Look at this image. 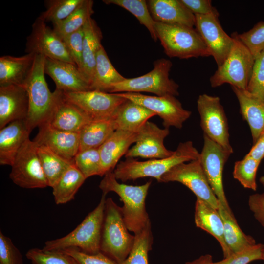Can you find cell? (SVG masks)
Returning <instances> with one entry per match:
<instances>
[{
  "instance_id": "cell-1",
  "label": "cell",
  "mask_w": 264,
  "mask_h": 264,
  "mask_svg": "<svg viewBox=\"0 0 264 264\" xmlns=\"http://www.w3.org/2000/svg\"><path fill=\"white\" fill-rule=\"evenodd\" d=\"M199 153L191 141L180 143L169 157L139 161L134 158H126L119 162L113 170L116 178L122 182L151 177L160 182L162 176L175 166L198 159Z\"/></svg>"
},
{
  "instance_id": "cell-2",
  "label": "cell",
  "mask_w": 264,
  "mask_h": 264,
  "mask_svg": "<svg viewBox=\"0 0 264 264\" xmlns=\"http://www.w3.org/2000/svg\"><path fill=\"white\" fill-rule=\"evenodd\" d=\"M151 181L142 185L133 186L120 183L113 171L107 173L99 184L103 193H116L123 202V218L129 230L134 234L142 230L150 222L145 207V199Z\"/></svg>"
},
{
  "instance_id": "cell-3",
  "label": "cell",
  "mask_w": 264,
  "mask_h": 264,
  "mask_svg": "<svg viewBox=\"0 0 264 264\" xmlns=\"http://www.w3.org/2000/svg\"><path fill=\"white\" fill-rule=\"evenodd\" d=\"M106 195L103 193L98 205L74 230L63 237L46 242L43 249L62 251L75 248L89 254L100 252Z\"/></svg>"
},
{
  "instance_id": "cell-4",
  "label": "cell",
  "mask_w": 264,
  "mask_h": 264,
  "mask_svg": "<svg viewBox=\"0 0 264 264\" xmlns=\"http://www.w3.org/2000/svg\"><path fill=\"white\" fill-rule=\"evenodd\" d=\"M45 60L44 56L35 55L32 70L23 85L29 101L26 121L31 130L49 123L55 107V93L50 91L45 79Z\"/></svg>"
},
{
  "instance_id": "cell-5",
  "label": "cell",
  "mask_w": 264,
  "mask_h": 264,
  "mask_svg": "<svg viewBox=\"0 0 264 264\" xmlns=\"http://www.w3.org/2000/svg\"><path fill=\"white\" fill-rule=\"evenodd\" d=\"M134 235L129 232L123 218L122 208L110 198L106 199L100 242V252L118 264L128 256Z\"/></svg>"
},
{
  "instance_id": "cell-6",
  "label": "cell",
  "mask_w": 264,
  "mask_h": 264,
  "mask_svg": "<svg viewBox=\"0 0 264 264\" xmlns=\"http://www.w3.org/2000/svg\"><path fill=\"white\" fill-rule=\"evenodd\" d=\"M154 28L165 54L170 58L187 59L211 56L199 33L193 27L155 22Z\"/></svg>"
},
{
  "instance_id": "cell-7",
  "label": "cell",
  "mask_w": 264,
  "mask_h": 264,
  "mask_svg": "<svg viewBox=\"0 0 264 264\" xmlns=\"http://www.w3.org/2000/svg\"><path fill=\"white\" fill-rule=\"evenodd\" d=\"M233 44L223 63L210 78L212 87L216 88L225 83L246 90L251 75L255 58L237 37L232 34Z\"/></svg>"
},
{
  "instance_id": "cell-8",
  "label": "cell",
  "mask_w": 264,
  "mask_h": 264,
  "mask_svg": "<svg viewBox=\"0 0 264 264\" xmlns=\"http://www.w3.org/2000/svg\"><path fill=\"white\" fill-rule=\"evenodd\" d=\"M172 63L161 58L154 63L153 69L147 73L135 78H126L113 85L109 93L149 92L156 96H177L179 86L169 78Z\"/></svg>"
},
{
  "instance_id": "cell-9",
  "label": "cell",
  "mask_w": 264,
  "mask_h": 264,
  "mask_svg": "<svg viewBox=\"0 0 264 264\" xmlns=\"http://www.w3.org/2000/svg\"><path fill=\"white\" fill-rule=\"evenodd\" d=\"M38 146L34 141L27 140L11 166L9 177L20 187L35 189L48 186L38 156Z\"/></svg>"
},
{
  "instance_id": "cell-10",
  "label": "cell",
  "mask_w": 264,
  "mask_h": 264,
  "mask_svg": "<svg viewBox=\"0 0 264 264\" xmlns=\"http://www.w3.org/2000/svg\"><path fill=\"white\" fill-rule=\"evenodd\" d=\"M197 108L204 134L232 153L227 119L220 98L206 94L200 95L197 100Z\"/></svg>"
},
{
  "instance_id": "cell-11",
  "label": "cell",
  "mask_w": 264,
  "mask_h": 264,
  "mask_svg": "<svg viewBox=\"0 0 264 264\" xmlns=\"http://www.w3.org/2000/svg\"><path fill=\"white\" fill-rule=\"evenodd\" d=\"M204 144L199 160L208 183L219 203L229 213L233 214L226 198L222 176L224 165L232 153L204 134Z\"/></svg>"
},
{
  "instance_id": "cell-12",
  "label": "cell",
  "mask_w": 264,
  "mask_h": 264,
  "mask_svg": "<svg viewBox=\"0 0 264 264\" xmlns=\"http://www.w3.org/2000/svg\"><path fill=\"white\" fill-rule=\"evenodd\" d=\"M63 93L66 100L79 108L91 120L114 117L118 108L127 100L117 93L97 90Z\"/></svg>"
},
{
  "instance_id": "cell-13",
  "label": "cell",
  "mask_w": 264,
  "mask_h": 264,
  "mask_svg": "<svg viewBox=\"0 0 264 264\" xmlns=\"http://www.w3.org/2000/svg\"><path fill=\"white\" fill-rule=\"evenodd\" d=\"M176 181L185 185L196 196L216 209L219 202L211 188L199 160L177 164L164 174L160 182Z\"/></svg>"
},
{
  "instance_id": "cell-14",
  "label": "cell",
  "mask_w": 264,
  "mask_h": 264,
  "mask_svg": "<svg viewBox=\"0 0 264 264\" xmlns=\"http://www.w3.org/2000/svg\"><path fill=\"white\" fill-rule=\"evenodd\" d=\"M116 93L154 112L163 120V125L165 128L174 126L181 129L192 113L183 108L181 102L175 96H150L136 92Z\"/></svg>"
},
{
  "instance_id": "cell-15",
  "label": "cell",
  "mask_w": 264,
  "mask_h": 264,
  "mask_svg": "<svg viewBox=\"0 0 264 264\" xmlns=\"http://www.w3.org/2000/svg\"><path fill=\"white\" fill-rule=\"evenodd\" d=\"M25 51L75 65L63 40L39 17L32 25L31 32L27 38Z\"/></svg>"
},
{
  "instance_id": "cell-16",
  "label": "cell",
  "mask_w": 264,
  "mask_h": 264,
  "mask_svg": "<svg viewBox=\"0 0 264 264\" xmlns=\"http://www.w3.org/2000/svg\"><path fill=\"white\" fill-rule=\"evenodd\" d=\"M218 15H195L196 29L208 49L218 66L228 55L233 44V38L221 27Z\"/></svg>"
},
{
  "instance_id": "cell-17",
  "label": "cell",
  "mask_w": 264,
  "mask_h": 264,
  "mask_svg": "<svg viewBox=\"0 0 264 264\" xmlns=\"http://www.w3.org/2000/svg\"><path fill=\"white\" fill-rule=\"evenodd\" d=\"M169 134L168 128H160L148 121L140 130L135 144L126 153L125 157L153 159L170 156L174 151L168 150L164 145V139Z\"/></svg>"
},
{
  "instance_id": "cell-18",
  "label": "cell",
  "mask_w": 264,
  "mask_h": 264,
  "mask_svg": "<svg viewBox=\"0 0 264 264\" xmlns=\"http://www.w3.org/2000/svg\"><path fill=\"white\" fill-rule=\"evenodd\" d=\"M44 72L54 81L56 89L62 91L91 90L90 84L75 64L45 57Z\"/></svg>"
},
{
  "instance_id": "cell-19",
  "label": "cell",
  "mask_w": 264,
  "mask_h": 264,
  "mask_svg": "<svg viewBox=\"0 0 264 264\" xmlns=\"http://www.w3.org/2000/svg\"><path fill=\"white\" fill-rule=\"evenodd\" d=\"M33 140L38 145H44L68 160L74 159L79 151V132H71L53 128L49 123L39 127Z\"/></svg>"
},
{
  "instance_id": "cell-20",
  "label": "cell",
  "mask_w": 264,
  "mask_h": 264,
  "mask_svg": "<svg viewBox=\"0 0 264 264\" xmlns=\"http://www.w3.org/2000/svg\"><path fill=\"white\" fill-rule=\"evenodd\" d=\"M28 109V94L23 86H0V129L13 121L26 119Z\"/></svg>"
},
{
  "instance_id": "cell-21",
  "label": "cell",
  "mask_w": 264,
  "mask_h": 264,
  "mask_svg": "<svg viewBox=\"0 0 264 264\" xmlns=\"http://www.w3.org/2000/svg\"><path fill=\"white\" fill-rule=\"evenodd\" d=\"M55 104L49 124L59 130L80 132L91 120L79 108L66 100L63 91L56 89Z\"/></svg>"
},
{
  "instance_id": "cell-22",
  "label": "cell",
  "mask_w": 264,
  "mask_h": 264,
  "mask_svg": "<svg viewBox=\"0 0 264 264\" xmlns=\"http://www.w3.org/2000/svg\"><path fill=\"white\" fill-rule=\"evenodd\" d=\"M139 131L132 132L116 130L99 147L101 161L100 176L114 170L119 159L125 155L130 146L137 140Z\"/></svg>"
},
{
  "instance_id": "cell-23",
  "label": "cell",
  "mask_w": 264,
  "mask_h": 264,
  "mask_svg": "<svg viewBox=\"0 0 264 264\" xmlns=\"http://www.w3.org/2000/svg\"><path fill=\"white\" fill-rule=\"evenodd\" d=\"M150 14L158 22L193 27L195 16L180 0H149L147 1Z\"/></svg>"
},
{
  "instance_id": "cell-24",
  "label": "cell",
  "mask_w": 264,
  "mask_h": 264,
  "mask_svg": "<svg viewBox=\"0 0 264 264\" xmlns=\"http://www.w3.org/2000/svg\"><path fill=\"white\" fill-rule=\"evenodd\" d=\"M32 130L26 119L13 121L0 129V164L12 166Z\"/></svg>"
},
{
  "instance_id": "cell-25",
  "label": "cell",
  "mask_w": 264,
  "mask_h": 264,
  "mask_svg": "<svg viewBox=\"0 0 264 264\" xmlns=\"http://www.w3.org/2000/svg\"><path fill=\"white\" fill-rule=\"evenodd\" d=\"M194 217L197 227L206 231L219 242L224 257L231 255L224 240L223 221L218 209L204 200L197 198Z\"/></svg>"
},
{
  "instance_id": "cell-26",
  "label": "cell",
  "mask_w": 264,
  "mask_h": 264,
  "mask_svg": "<svg viewBox=\"0 0 264 264\" xmlns=\"http://www.w3.org/2000/svg\"><path fill=\"white\" fill-rule=\"evenodd\" d=\"M231 88L239 103L240 113L249 126L254 144L264 133V102L246 90Z\"/></svg>"
},
{
  "instance_id": "cell-27",
  "label": "cell",
  "mask_w": 264,
  "mask_h": 264,
  "mask_svg": "<svg viewBox=\"0 0 264 264\" xmlns=\"http://www.w3.org/2000/svg\"><path fill=\"white\" fill-rule=\"evenodd\" d=\"M35 54L15 57L10 55L0 58V86H23L33 68Z\"/></svg>"
},
{
  "instance_id": "cell-28",
  "label": "cell",
  "mask_w": 264,
  "mask_h": 264,
  "mask_svg": "<svg viewBox=\"0 0 264 264\" xmlns=\"http://www.w3.org/2000/svg\"><path fill=\"white\" fill-rule=\"evenodd\" d=\"M83 30L82 63L79 69L91 85L94 73L96 55L102 45L103 36L100 27L91 17L84 25Z\"/></svg>"
},
{
  "instance_id": "cell-29",
  "label": "cell",
  "mask_w": 264,
  "mask_h": 264,
  "mask_svg": "<svg viewBox=\"0 0 264 264\" xmlns=\"http://www.w3.org/2000/svg\"><path fill=\"white\" fill-rule=\"evenodd\" d=\"M156 115L149 109L127 99L118 108L114 118L117 130L137 132L149 119Z\"/></svg>"
},
{
  "instance_id": "cell-30",
  "label": "cell",
  "mask_w": 264,
  "mask_h": 264,
  "mask_svg": "<svg viewBox=\"0 0 264 264\" xmlns=\"http://www.w3.org/2000/svg\"><path fill=\"white\" fill-rule=\"evenodd\" d=\"M125 79L113 66L102 45L96 55L94 73L90 85L91 90L109 93L113 85Z\"/></svg>"
},
{
  "instance_id": "cell-31",
  "label": "cell",
  "mask_w": 264,
  "mask_h": 264,
  "mask_svg": "<svg viewBox=\"0 0 264 264\" xmlns=\"http://www.w3.org/2000/svg\"><path fill=\"white\" fill-rule=\"evenodd\" d=\"M116 130L114 117L91 120L79 132V151L99 147Z\"/></svg>"
},
{
  "instance_id": "cell-32",
  "label": "cell",
  "mask_w": 264,
  "mask_h": 264,
  "mask_svg": "<svg viewBox=\"0 0 264 264\" xmlns=\"http://www.w3.org/2000/svg\"><path fill=\"white\" fill-rule=\"evenodd\" d=\"M218 210L223 223L224 240L231 254L256 244L253 238L241 230L233 214L229 213L220 203Z\"/></svg>"
},
{
  "instance_id": "cell-33",
  "label": "cell",
  "mask_w": 264,
  "mask_h": 264,
  "mask_svg": "<svg viewBox=\"0 0 264 264\" xmlns=\"http://www.w3.org/2000/svg\"><path fill=\"white\" fill-rule=\"evenodd\" d=\"M86 179L74 163L71 165L52 187L56 204H63L73 199Z\"/></svg>"
},
{
  "instance_id": "cell-34",
  "label": "cell",
  "mask_w": 264,
  "mask_h": 264,
  "mask_svg": "<svg viewBox=\"0 0 264 264\" xmlns=\"http://www.w3.org/2000/svg\"><path fill=\"white\" fill-rule=\"evenodd\" d=\"M37 152L48 186L51 188L74 163V161L62 157L44 145H38Z\"/></svg>"
},
{
  "instance_id": "cell-35",
  "label": "cell",
  "mask_w": 264,
  "mask_h": 264,
  "mask_svg": "<svg viewBox=\"0 0 264 264\" xmlns=\"http://www.w3.org/2000/svg\"><path fill=\"white\" fill-rule=\"evenodd\" d=\"M93 1L83 2L66 18L53 24V29L63 40L66 36L83 28L94 13Z\"/></svg>"
},
{
  "instance_id": "cell-36",
  "label": "cell",
  "mask_w": 264,
  "mask_h": 264,
  "mask_svg": "<svg viewBox=\"0 0 264 264\" xmlns=\"http://www.w3.org/2000/svg\"><path fill=\"white\" fill-rule=\"evenodd\" d=\"M106 4H114L121 7L133 15L139 22L149 31L152 38L155 41L156 36L154 23L149 11L147 2L144 0H104Z\"/></svg>"
},
{
  "instance_id": "cell-37",
  "label": "cell",
  "mask_w": 264,
  "mask_h": 264,
  "mask_svg": "<svg viewBox=\"0 0 264 264\" xmlns=\"http://www.w3.org/2000/svg\"><path fill=\"white\" fill-rule=\"evenodd\" d=\"M153 235L151 222L134 234L132 247L128 257L120 264H148V252L152 249Z\"/></svg>"
},
{
  "instance_id": "cell-38",
  "label": "cell",
  "mask_w": 264,
  "mask_h": 264,
  "mask_svg": "<svg viewBox=\"0 0 264 264\" xmlns=\"http://www.w3.org/2000/svg\"><path fill=\"white\" fill-rule=\"evenodd\" d=\"M84 0H48L45 1L46 10L38 17L45 22L52 23L66 18Z\"/></svg>"
},
{
  "instance_id": "cell-39",
  "label": "cell",
  "mask_w": 264,
  "mask_h": 264,
  "mask_svg": "<svg viewBox=\"0 0 264 264\" xmlns=\"http://www.w3.org/2000/svg\"><path fill=\"white\" fill-rule=\"evenodd\" d=\"M74 162L86 179L93 176H100L101 161L99 147L79 151Z\"/></svg>"
},
{
  "instance_id": "cell-40",
  "label": "cell",
  "mask_w": 264,
  "mask_h": 264,
  "mask_svg": "<svg viewBox=\"0 0 264 264\" xmlns=\"http://www.w3.org/2000/svg\"><path fill=\"white\" fill-rule=\"evenodd\" d=\"M260 162L246 155L242 160L235 163L233 172L234 178L244 188L256 191V173Z\"/></svg>"
},
{
  "instance_id": "cell-41",
  "label": "cell",
  "mask_w": 264,
  "mask_h": 264,
  "mask_svg": "<svg viewBox=\"0 0 264 264\" xmlns=\"http://www.w3.org/2000/svg\"><path fill=\"white\" fill-rule=\"evenodd\" d=\"M26 256L32 264H78L71 256L60 250L32 248L28 250Z\"/></svg>"
},
{
  "instance_id": "cell-42",
  "label": "cell",
  "mask_w": 264,
  "mask_h": 264,
  "mask_svg": "<svg viewBox=\"0 0 264 264\" xmlns=\"http://www.w3.org/2000/svg\"><path fill=\"white\" fill-rule=\"evenodd\" d=\"M246 90L264 102V50L255 58Z\"/></svg>"
},
{
  "instance_id": "cell-43",
  "label": "cell",
  "mask_w": 264,
  "mask_h": 264,
  "mask_svg": "<svg viewBox=\"0 0 264 264\" xmlns=\"http://www.w3.org/2000/svg\"><path fill=\"white\" fill-rule=\"evenodd\" d=\"M237 35L254 58L264 50V22H258L247 32L237 33Z\"/></svg>"
},
{
  "instance_id": "cell-44",
  "label": "cell",
  "mask_w": 264,
  "mask_h": 264,
  "mask_svg": "<svg viewBox=\"0 0 264 264\" xmlns=\"http://www.w3.org/2000/svg\"><path fill=\"white\" fill-rule=\"evenodd\" d=\"M264 252V245L255 244L212 264H248L255 260H263Z\"/></svg>"
},
{
  "instance_id": "cell-45",
  "label": "cell",
  "mask_w": 264,
  "mask_h": 264,
  "mask_svg": "<svg viewBox=\"0 0 264 264\" xmlns=\"http://www.w3.org/2000/svg\"><path fill=\"white\" fill-rule=\"evenodd\" d=\"M0 264H23L22 254L11 239L0 231Z\"/></svg>"
},
{
  "instance_id": "cell-46",
  "label": "cell",
  "mask_w": 264,
  "mask_h": 264,
  "mask_svg": "<svg viewBox=\"0 0 264 264\" xmlns=\"http://www.w3.org/2000/svg\"><path fill=\"white\" fill-rule=\"evenodd\" d=\"M84 36L82 28L63 39L70 56L79 69L82 63Z\"/></svg>"
},
{
  "instance_id": "cell-47",
  "label": "cell",
  "mask_w": 264,
  "mask_h": 264,
  "mask_svg": "<svg viewBox=\"0 0 264 264\" xmlns=\"http://www.w3.org/2000/svg\"><path fill=\"white\" fill-rule=\"evenodd\" d=\"M62 251L73 257L78 264H119L101 252L89 254L75 248Z\"/></svg>"
},
{
  "instance_id": "cell-48",
  "label": "cell",
  "mask_w": 264,
  "mask_h": 264,
  "mask_svg": "<svg viewBox=\"0 0 264 264\" xmlns=\"http://www.w3.org/2000/svg\"><path fill=\"white\" fill-rule=\"evenodd\" d=\"M181 2L195 15L210 14L219 15L217 10L210 0H180Z\"/></svg>"
},
{
  "instance_id": "cell-49",
  "label": "cell",
  "mask_w": 264,
  "mask_h": 264,
  "mask_svg": "<svg viewBox=\"0 0 264 264\" xmlns=\"http://www.w3.org/2000/svg\"><path fill=\"white\" fill-rule=\"evenodd\" d=\"M248 204L255 218L264 227V193L251 195Z\"/></svg>"
},
{
  "instance_id": "cell-50",
  "label": "cell",
  "mask_w": 264,
  "mask_h": 264,
  "mask_svg": "<svg viewBox=\"0 0 264 264\" xmlns=\"http://www.w3.org/2000/svg\"><path fill=\"white\" fill-rule=\"evenodd\" d=\"M246 155L260 162L263 159L264 157V133L259 137Z\"/></svg>"
},
{
  "instance_id": "cell-51",
  "label": "cell",
  "mask_w": 264,
  "mask_h": 264,
  "mask_svg": "<svg viewBox=\"0 0 264 264\" xmlns=\"http://www.w3.org/2000/svg\"><path fill=\"white\" fill-rule=\"evenodd\" d=\"M213 262L212 256L205 254L193 261L186 262V264H212Z\"/></svg>"
},
{
  "instance_id": "cell-52",
  "label": "cell",
  "mask_w": 264,
  "mask_h": 264,
  "mask_svg": "<svg viewBox=\"0 0 264 264\" xmlns=\"http://www.w3.org/2000/svg\"><path fill=\"white\" fill-rule=\"evenodd\" d=\"M260 183L262 184V185H263V186L264 187V175L261 177V178H260Z\"/></svg>"
},
{
  "instance_id": "cell-53",
  "label": "cell",
  "mask_w": 264,
  "mask_h": 264,
  "mask_svg": "<svg viewBox=\"0 0 264 264\" xmlns=\"http://www.w3.org/2000/svg\"><path fill=\"white\" fill-rule=\"evenodd\" d=\"M263 260L264 261V254H263Z\"/></svg>"
}]
</instances>
